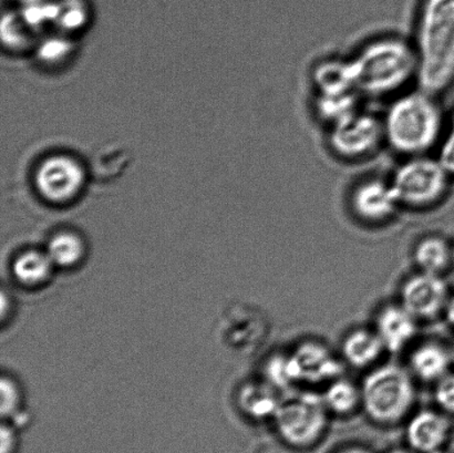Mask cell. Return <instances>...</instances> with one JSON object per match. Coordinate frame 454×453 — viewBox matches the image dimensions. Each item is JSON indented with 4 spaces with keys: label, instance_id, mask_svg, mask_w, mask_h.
Masks as SVG:
<instances>
[{
    "label": "cell",
    "instance_id": "15",
    "mask_svg": "<svg viewBox=\"0 0 454 453\" xmlns=\"http://www.w3.org/2000/svg\"><path fill=\"white\" fill-rule=\"evenodd\" d=\"M452 355L439 341L418 344L408 357V370L416 380L435 384L451 371Z\"/></svg>",
    "mask_w": 454,
    "mask_h": 453
},
{
    "label": "cell",
    "instance_id": "13",
    "mask_svg": "<svg viewBox=\"0 0 454 453\" xmlns=\"http://www.w3.org/2000/svg\"><path fill=\"white\" fill-rule=\"evenodd\" d=\"M419 321L402 304H387L376 315L373 330L380 337L387 352L398 354L415 341Z\"/></svg>",
    "mask_w": 454,
    "mask_h": 453
},
{
    "label": "cell",
    "instance_id": "20",
    "mask_svg": "<svg viewBox=\"0 0 454 453\" xmlns=\"http://www.w3.org/2000/svg\"><path fill=\"white\" fill-rule=\"evenodd\" d=\"M53 268L47 252L30 250L21 253L13 262L12 272L22 285L37 287L48 282Z\"/></svg>",
    "mask_w": 454,
    "mask_h": 453
},
{
    "label": "cell",
    "instance_id": "12",
    "mask_svg": "<svg viewBox=\"0 0 454 453\" xmlns=\"http://www.w3.org/2000/svg\"><path fill=\"white\" fill-rule=\"evenodd\" d=\"M451 432V417L437 407L412 412L407 419V441L418 453L442 451Z\"/></svg>",
    "mask_w": 454,
    "mask_h": 453
},
{
    "label": "cell",
    "instance_id": "19",
    "mask_svg": "<svg viewBox=\"0 0 454 453\" xmlns=\"http://www.w3.org/2000/svg\"><path fill=\"white\" fill-rule=\"evenodd\" d=\"M280 399L278 390L264 379L247 385L240 394L243 410L254 419H273Z\"/></svg>",
    "mask_w": 454,
    "mask_h": 453
},
{
    "label": "cell",
    "instance_id": "7",
    "mask_svg": "<svg viewBox=\"0 0 454 453\" xmlns=\"http://www.w3.org/2000/svg\"><path fill=\"white\" fill-rule=\"evenodd\" d=\"M329 149L345 161H362L372 157L386 144L382 118L358 109L328 127Z\"/></svg>",
    "mask_w": 454,
    "mask_h": 453
},
{
    "label": "cell",
    "instance_id": "4",
    "mask_svg": "<svg viewBox=\"0 0 454 453\" xmlns=\"http://www.w3.org/2000/svg\"><path fill=\"white\" fill-rule=\"evenodd\" d=\"M362 389V410L378 425L393 426L407 420L415 410L417 386L408 367L380 363L369 370Z\"/></svg>",
    "mask_w": 454,
    "mask_h": 453
},
{
    "label": "cell",
    "instance_id": "21",
    "mask_svg": "<svg viewBox=\"0 0 454 453\" xmlns=\"http://www.w3.org/2000/svg\"><path fill=\"white\" fill-rule=\"evenodd\" d=\"M47 254L53 265L59 268H73L82 262L86 254V244L74 232H60L48 243Z\"/></svg>",
    "mask_w": 454,
    "mask_h": 453
},
{
    "label": "cell",
    "instance_id": "23",
    "mask_svg": "<svg viewBox=\"0 0 454 453\" xmlns=\"http://www.w3.org/2000/svg\"><path fill=\"white\" fill-rule=\"evenodd\" d=\"M126 161V153L123 151H101L93 161V172L97 176H102V179H108L109 176L117 175Z\"/></svg>",
    "mask_w": 454,
    "mask_h": 453
},
{
    "label": "cell",
    "instance_id": "2",
    "mask_svg": "<svg viewBox=\"0 0 454 453\" xmlns=\"http://www.w3.org/2000/svg\"><path fill=\"white\" fill-rule=\"evenodd\" d=\"M359 95L371 99L397 97L419 73L413 43L398 35H385L364 44L354 57Z\"/></svg>",
    "mask_w": 454,
    "mask_h": 453
},
{
    "label": "cell",
    "instance_id": "31",
    "mask_svg": "<svg viewBox=\"0 0 454 453\" xmlns=\"http://www.w3.org/2000/svg\"><path fill=\"white\" fill-rule=\"evenodd\" d=\"M452 266L454 268V242L452 243Z\"/></svg>",
    "mask_w": 454,
    "mask_h": 453
},
{
    "label": "cell",
    "instance_id": "27",
    "mask_svg": "<svg viewBox=\"0 0 454 453\" xmlns=\"http://www.w3.org/2000/svg\"><path fill=\"white\" fill-rule=\"evenodd\" d=\"M2 453L11 452L15 445V434L6 426L2 428Z\"/></svg>",
    "mask_w": 454,
    "mask_h": 453
},
{
    "label": "cell",
    "instance_id": "24",
    "mask_svg": "<svg viewBox=\"0 0 454 453\" xmlns=\"http://www.w3.org/2000/svg\"><path fill=\"white\" fill-rule=\"evenodd\" d=\"M434 399L440 410L454 416V371H449L434 384Z\"/></svg>",
    "mask_w": 454,
    "mask_h": 453
},
{
    "label": "cell",
    "instance_id": "25",
    "mask_svg": "<svg viewBox=\"0 0 454 453\" xmlns=\"http://www.w3.org/2000/svg\"><path fill=\"white\" fill-rule=\"evenodd\" d=\"M438 159L454 180V108L447 119L443 135L438 146Z\"/></svg>",
    "mask_w": 454,
    "mask_h": 453
},
{
    "label": "cell",
    "instance_id": "29",
    "mask_svg": "<svg viewBox=\"0 0 454 453\" xmlns=\"http://www.w3.org/2000/svg\"><path fill=\"white\" fill-rule=\"evenodd\" d=\"M340 453H371V452L363 449V448H349V449L344 450Z\"/></svg>",
    "mask_w": 454,
    "mask_h": 453
},
{
    "label": "cell",
    "instance_id": "18",
    "mask_svg": "<svg viewBox=\"0 0 454 453\" xmlns=\"http://www.w3.org/2000/svg\"><path fill=\"white\" fill-rule=\"evenodd\" d=\"M323 402L329 414L347 417L362 410L363 399L360 385L355 384L345 377L329 381L325 385L322 394Z\"/></svg>",
    "mask_w": 454,
    "mask_h": 453
},
{
    "label": "cell",
    "instance_id": "28",
    "mask_svg": "<svg viewBox=\"0 0 454 453\" xmlns=\"http://www.w3.org/2000/svg\"><path fill=\"white\" fill-rule=\"evenodd\" d=\"M443 315L444 317H446L447 322L454 328V294L450 295V299L448 301Z\"/></svg>",
    "mask_w": 454,
    "mask_h": 453
},
{
    "label": "cell",
    "instance_id": "3",
    "mask_svg": "<svg viewBox=\"0 0 454 453\" xmlns=\"http://www.w3.org/2000/svg\"><path fill=\"white\" fill-rule=\"evenodd\" d=\"M446 122L435 95L421 88L400 93L382 118L386 144L406 158L438 149Z\"/></svg>",
    "mask_w": 454,
    "mask_h": 453
},
{
    "label": "cell",
    "instance_id": "14",
    "mask_svg": "<svg viewBox=\"0 0 454 453\" xmlns=\"http://www.w3.org/2000/svg\"><path fill=\"white\" fill-rule=\"evenodd\" d=\"M311 83L315 97L359 95L350 58H327L319 61L311 71Z\"/></svg>",
    "mask_w": 454,
    "mask_h": 453
},
{
    "label": "cell",
    "instance_id": "6",
    "mask_svg": "<svg viewBox=\"0 0 454 453\" xmlns=\"http://www.w3.org/2000/svg\"><path fill=\"white\" fill-rule=\"evenodd\" d=\"M329 414L322 394L300 392L280 399L273 423L278 436L293 447H309L326 433Z\"/></svg>",
    "mask_w": 454,
    "mask_h": 453
},
{
    "label": "cell",
    "instance_id": "16",
    "mask_svg": "<svg viewBox=\"0 0 454 453\" xmlns=\"http://www.w3.org/2000/svg\"><path fill=\"white\" fill-rule=\"evenodd\" d=\"M385 353V346L373 327H358L350 331L342 340L340 348L342 362L356 370L369 371L380 365Z\"/></svg>",
    "mask_w": 454,
    "mask_h": 453
},
{
    "label": "cell",
    "instance_id": "9",
    "mask_svg": "<svg viewBox=\"0 0 454 453\" xmlns=\"http://www.w3.org/2000/svg\"><path fill=\"white\" fill-rule=\"evenodd\" d=\"M450 295L442 275L418 270L403 283L399 303L418 321H433L443 315Z\"/></svg>",
    "mask_w": 454,
    "mask_h": 453
},
{
    "label": "cell",
    "instance_id": "22",
    "mask_svg": "<svg viewBox=\"0 0 454 453\" xmlns=\"http://www.w3.org/2000/svg\"><path fill=\"white\" fill-rule=\"evenodd\" d=\"M264 380L278 392L291 389L298 385L295 367H294L291 353H275L266 359L262 367Z\"/></svg>",
    "mask_w": 454,
    "mask_h": 453
},
{
    "label": "cell",
    "instance_id": "5",
    "mask_svg": "<svg viewBox=\"0 0 454 453\" xmlns=\"http://www.w3.org/2000/svg\"><path fill=\"white\" fill-rule=\"evenodd\" d=\"M400 206L409 210H429L442 203L454 182L438 157H409L389 179Z\"/></svg>",
    "mask_w": 454,
    "mask_h": 453
},
{
    "label": "cell",
    "instance_id": "26",
    "mask_svg": "<svg viewBox=\"0 0 454 453\" xmlns=\"http://www.w3.org/2000/svg\"><path fill=\"white\" fill-rule=\"evenodd\" d=\"M21 394L17 384L12 379L2 380V412L4 416H12L20 410Z\"/></svg>",
    "mask_w": 454,
    "mask_h": 453
},
{
    "label": "cell",
    "instance_id": "8",
    "mask_svg": "<svg viewBox=\"0 0 454 453\" xmlns=\"http://www.w3.org/2000/svg\"><path fill=\"white\" fill-rule=\"evenodd\" d=\"M35 184L46 201L64 206L73 202L82 193L86 184V171L70 155L56 154L40 163Z\"/></svg>",
    "mask_w": 454,
    "mask_h": 453
},
{
    "label": "cell",
    "instance_id": "1",
    "mask_svg": "<svg viewBox=\"0 0 454 453\" xmlns=\"http://www.w3.org/2000/svg\"><path fill=\"white\" fill-rule=\"evenodd\" d=\"M415 46L418 82L437 96L454 84V0H420Z\"/></svg>",
    "mask_w": 454,
    "mask_h": 453
},
{
    "label": "cell",
    "instance_id": "10",
    "mask_svg": "<svg viewBox=\"0 0 454 453\" xmlns=\"http://www.w3.org/2000/svg\"><path fill=\"white\" fill-rule=\"evenodd\" d=\"M349 206L356 219L372 225L389 222L403 208L390 181L378 177L356 184L350 193Z\"/></svg>",
    "mask_w": 454,
    "mask_h": 453
},
{
    "label": "cell",
    "instance_id": "30",
    "mask_svg": "<svg viewBox=\"0 0 454 453\" xmlns=\"http://www.w3.org/2000/svg\"><path fill=\"white\" fill-rule=\"evenodd\" d=\"M390 453H418V452L413 449H411V450L397 449V450L391 451Z\"/></svg>",
    "mask_w": 454,
    "mask_h": 453
},
{
    "label": "cell",
    "instance_id": "11",
    "mask_svg": "<svg viewBox=\"0 0 454 453\" xmlns=\"http://www.w3.org/2000/svg\"><path fill=\"white\" fill-rule=\"evenodd\" d=\"M289 353L295 367L298 385H326L342 376L344 362L322 341L302 340Z\"/></svg>",
    "mask_w": 454,
    "mask_h": 453
},
{
    "label": "cell",
    "instance_id": "17",
    "mask_svg": "<svg viewBox=\"0 0 454 453\" xmlns=\"http://www.w3.org/2000/svg\"><path fill=\"white\" fill-rule=\"evenodd\" d=\"M413 262L419 272L443 277L452 266V243L442 235H426L413 248Z\"/></svg>",
    "mask_w": 454,
    "mask_h": 453
}]
</instances>
